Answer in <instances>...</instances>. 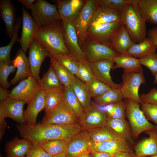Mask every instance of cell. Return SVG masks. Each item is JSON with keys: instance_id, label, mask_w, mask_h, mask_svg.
Here are the masks:
<instances>
[{"instance_id": "cell-1", "label": "cell", "mask_w": 157, "mask_h": 157, "mask_svg": "<svg viewBox=\"0 0 157 157\" xmlns=\"http://www.w3.org/2000/svg\"><path fill=\"white\" fill-rule=\"evenodd\" d=\"M20 136L33 144H40L47 141L62 140L68 142L82 130L80 124L60 125L37 124L34 125H18Z\"/></svg>"}, {"instance_id": "cell-2", "label": "cell", "mask_w": 157, "mask_h": 157, "mask_svg": "<svg viewBox=\"0 0 157 157\" xmlns=\"http://www.w3.org/2000/svg\"><path fill=\"white\" fill-rule=\"evenodd\" d=\"M35 39L46 49L50 55L70 53L65 44L64 29L61 20L38 27Z\"/></svg>"}, {"instance_id": "cell-3", "label": "cell", "mask_w": 157, "mask_h": 157, "mask_svg": "<svg viewBox=\"0 0 157 157\" xmlns=\"http://www.w3.org/2000/svg\"><path fill=\"white\" fill-rule=\"evenodd\" d=\"M137 0H129L121 12V20L131 38L136 44L146 38L145 21L137 3Z\"/></svg>"}, {"instance_id": "cell-4", "label": "cell", "mask_w": 157, "mask_h": 157, "mask_svg": "<svg viewBox=\"0 0 157 157\" xmlns=\"http://www.w3.org/2000/svg\"><path fill=\"white\" fill-rule=\"evenodd\" d=\"M125 116L127 118L134 139L142 132L154 129V125L149 122L141 110L140 104L126 99Z\"/></svg>"}, {"instance_id": "cell-5", "label": "cell", "mask_w": 157, "mask_h": 157, "mask_svg": "<svg viewBox=\"0 0 157 157\" xmlns=\"http://www.w3.org/2000/svg\"><path fill=\"white\" fill-rule=\"evenodd\" d=\"M123 24L121 20L90 26L87 33L85 42L99 43L112 48L111 44L113 38Z\"/></svg>"}, {"instance_id": "cell-6", "label": "cell", "mask_w": 157, "mask_h": 157, "mask_svg": "<svg viewBox=\"0 0 157 157\" xmlns=\"http://www.w3.org/2000/svg\"><path fill=\"white\" fill-rule=\"evenodd\" d=\"M99 6L97 0H85L83 6L73 22L81 47L85 42L86 34L91 20Z\"/></svg>"}, {"instance_id": "cell-7", "label": "cell", "mask_w": 157, "mask_h": 157, "mask_svg": "<svg viewBox=\"0 0 157 157\" xmlns=\"http://www.w3.org/2000/svg\"><path fill=\"white\" fill-rule=\"evenodd\" d=\"M32 16L38 27L61 20L56 5L44 0H38L31 9Z\"/></svg>"}, {"instance_id": "cell-8", "label": "cell", "mask_w": 157, "mask_h": 157, "mask_svg": "<svg viewBox=\"0 0 157 157\" xmlns=\"http://www.w3.org/2000/svg\"><path fill=\"white\" fill-rule=\"evenodd\" d=\"M120 90L124 98L141 104L138 92L140 85L145 84L143 71L138 72H123Z\"/></svg>"}, {"instance_id": "cell-9", "label": "cell", "mask_w": 157, "mask_h": 157, "mask_svg": "<svg viewBox=\"0 0 157 157\" xmlns=\"http://www.w3.org/2000/svg\"><path fill=\"white\" fill-rule=\"evenodd\" d=\"M38 81L32 75L21 81L10 91L9 97L29 104L41 90Z\"/></svg>"}, {"instance_id": "cell-10", "label": "cell", "mask_w": 157, "mask_h": 157, "mask_svg": "<svg viewBox=\"0 0 157 157\" xmlns=\"http://www.w3.org/2000/svg\"><path fill=\"white\" fill-rule=\"evenodd\" d=\"M81 48L85 59L89 63L104 59H113L118 54L110 47L96 42L86 41Z\"/></svg>"}, {"instance_id": "cell-11", "label": "cell", "mask_w": 157, "mask_h": 157, "mask_svg": "<svg viewBox=\"0 0 157 157\" xmlns=\"http://www.w3.org/2000/svg\"><path fill=\"white\" fill-rule=\"evenodd\" d=\"M80 119L63 101L41 123L60 125L80 124Z\"/></svg>"}, {"instance_id": "cell-12", "label": "cell", "mask_w": 157, "mask_h": 157, "mask_svg": "<svg viewBox=\"0 0 157 157\" xmlns=\"http://www.w3.org/2000/svg\"><path fill=\"white\" fill-rule=\"evenodd\" d=\"M94 77L111 88L120 89L121 84L114 83L110 74L115 63L113 59H104L93 63L88 62Z\"/></svg>"}, {"instance_id": "cell-13", "label": "cell", "mask_w": 157, "mask_h": 157, "mask_svg": "<svg viewBox=\"0 0 157 157\" xmlns=\"http://www.w3.org/2000/svg\"><path fill=\"white\" fill-rule=\"evenodd\" d=\"M22 32L19 42L21 49L26 53L32 42L35 39L38 26L32 16L24 7L22 9Z\"/></svg>"}, {"instance_id": "cell-14", "label": "cell", "mask_w": 157, "mask_h": 157, "mask_svg": "<svg viewBox=\"0 0 157 157\" xmlns=\"http://www.w3.org/2000/svg\"><path fill=\"white\" fill-rule=\"evenodd\" d=\"M91 143L88 132L82 130L67 143L64 153L65 157H78L83 153L91 151Z\"/></svg>"}, {"instance_id": "cell-15", "label": "cell", "mask_w": 157, "mask_h": 157, "mask_svg": "<svg viewBox=\"0 0 157 157\" xmlns=\"http://www.w3.org/2000/svg\"><path fill=\"white\" fill-rule=\"evenodd\" d=\"M28 60L32 76L37 81L40 79L39 74L42 62L50 54L47 50L34 39L29 47Z\"/></svg>"}, {"instance_id": "cell-16", "label": "cell", "mask_w": 157, "mask_h": 157, "mask_svg": "<svg viewBox=\"0 0 157 157\" xmlns=\"http://www.w3.org/2000/svg\"><path fill=\"white\" fill-rule=\"evenodd\" d=\"M108 118L104 110L92 105L88 110L85 111L83 119L80 121L83 130L87 131L105 126Z\"/></svg>"}, {"instance_id": "cell-17", "label": "cell", "mask_w": 157, "mask_h": 157, "mask_svg": "<svg viewBox=\"0 0 157 157\" xmlns=\"http://www.w3.org/2000/svg\"><path fill=\"white\" fill-rule=\"evenodd\" d=\"M25 103L24 101L9 97L0 101V109L3 111L6 117L12 119L19 124L25 125L23 108Z\"/></svg>"}, {"instance_id": "cell-18", "label": "cell", "mask_w": 157, "mask_h": 157, "mask_svg": "<svg viewBox=\"0 0 157 157\" xmlns=\"http://www.w3.org/2000/svg\"><path fill=\"white\" fill-rule=\"evenodd\" d=\"M85 0L55 1L61 20L73 22L83 6Z\"/></svg>"}, {"instance_id": "cell-19", "label": "cell", "mask_w": 157, "mask_h": 157, "mask_svg": "<svg viewBox=\"0 0 157 157\" xmlns=\"http://www.w3.org/2000/svg\"><path fill=\"white\" fill-rule=\"evenodd\" d=\"M90 148L91 150L112 154L124 152H134L131 145L124 139L91 143Z\"/></svg>"}, {"instance_id": "cell-20", "label": "cell", "mask_w": 157, "mask_h": 157, "mask_svg": "<svg viewBox=\"0 0 157 157\" xmlns=\"http://www.w3.org/2000/svg\"><path fill=\"white\" fill-rule=\"evenodd\" d=\"M155 129L145 131L148 137L144 138L135 145L134 151L135 157L157 155V133Z\"/></svg>"}, {"instance_id": "cell-21", "label": "cell", "mask_w": 157, "mask_h": 157, "mask_svg": "<svg viewBox=\"0 0 157 157\" xmlns=\"http://www.w3.org/2000/svg\"><path fill=\"white\" fill-rule=\"evenodd\" d=\"M62 22L64 29L65 44L70 53L79 59H85L84 53L79 45L78 35L73 22Z\"/></svg>"}, {"instance_id": "cell-22", "label": "cell", "mask_w": 157, "mask_h": 157, "mask_svg": "<svg viewBox=\"0 0 157 157\" xmlns=\"http://www.w3.org/2000/svg\"><path fill=\"white\" fill-rule=\"evenodd\" d=\"M15 7L10 0L0 1V14L4 22L6 34L11 39L13 37L16 22Z\"/></svg>"}, {"instance_id": "cell-23", "label": "cell", "mask_w": 157, "mask_h": 157, "mask_svg": "<svg viewBox=\"0 0 157 157\" xmlns=\"http://www.w3.org/2000/svg\"><path fill=\"white\" fill-rule=\"evenodd\" d=\"M44 105V91L41 90L32 100L28 104L24 112L25 124L34 125L37 124L38 115Z\"/></svg>"}, {"instance_id": "cell-24", "label": "cell", "mask_w": 157, "mask_h": 157, "mask_svg": "<svg viewBox=\"0 0 157 157\" xmlns=\"http://www.w3.org/2000/svg\"><path fill=\"white\" fill-rule=\"evenodd\" d=\"M12 63L17 70L10 82L11 84L14 85L32 75L28 58L21 49L18 50Z\"/></svg>"}, {"instance_id": "cell-25", "label": "cell", "mask_w": 157, "mask_h": 157, "mask_svg": "<svg viewBox=\"0 0 157 157\" xmlns=\"http://www.w3.org/2000/svg\"><path fill=\"white\" fill-rule=\"evenodd\" d=\"M121 20V12L99 6L94 14L89 27Z\"/></svg>"}, {"instance_id": "cell-26", "label": "cell", "mask_w": 157, "mask_h": 157, "mask_svg": "<svg viewBox=\"0 0 157 157\" xmlns=\"http://www.w3.org/2000/svg\"><path fill=\"white\" fill-rule=\"evenodd\" d=\"M106 125L119 137L126 140L131 145L134 143L130 126L125 119L108 118Z\"/></svg>"}, {"instance_id": "cell-27", "label": "cell", "mask_w": 157, "mask_h": 157, "mask_svg": "<svg viewBox=\"0 0 157 157\" xmlns=\"http://www.w3.org/2000/svg\"><path fill=\"white\" fill-rule=\"evenodd\" d=\"M115 66L113 69L122 68L124 72H138L143 71L139 59L135 58L127 52L118 53L113 59Z\"/></svg>"}, {"instance_id": "cell-28", "label": "cell", "mask_w": 157, "mask_h": 157, "mask_svg": "<svg viewBox=\"0 0 157 157\" xmlns=\"http://www.w3.org/2000/svg\"><path fill=\"white\" fill-rule=\"evenodd\" d=\"M135 44L123 24L114 35L111 46L117 53L122 54L126 53L127 50Z\"/></svg>"}, {"instance_id": "cell-29", "label": "cell", "mask_w": 157, "mask_h": 157, "mask_svg": "<svg viewBox=\"0 0 157 157\" xmlns=\"http://www.w3.org/2000/svg\"><path fill=\"white\" fill-rule=\"evenodd\" d=\"M64 89L57 88L44 91V117L50 115L63 101Z\"/></svg>"}, {"instance_id": "cell-30", "label": "cell", "mask_w": 157, "mask_h": 157, "mask_svg": "<svg viewBox=\"0 0 157 157\" xmlns=\"http://www.w3.org/2000/svg\"><path fill=\"white\" fill-rule=\"evenodd\" d=\"M32 144L25 139L15 138L6 145V157H25Z\"/></svg>"}, {"instance_id": "cell-31", "label": "cell", "mask_w": 157, "mask_h": 157, "mask_svg": "<svg viewBox=\"0 0 157 157\" xmlns=\"http://www.w3.org/2000/svg\"><path fill=\"white\" fill-rule=\"evenodd\" d=\"M85 111L92 105L91 96L86 84L76 77L70 86Z\"/></svg>"}, {"instance_id": "cell-32", "label": "cell", "mask_w": 157, "mask_h": 157, "mask_svg": "<svg viewBox=\"0 0 157 157\" xmlns=\"http://www.w3.org/2000/svg\"><path fill=\"white\" fill-rule=\"evenodd\" d=\"M63 101L80 119L83 118L85 111L71 86L64 88Z\"/></svg>"}, {"instance_id": "cell-33", "label": "cell", "mask_w": 157, "mask_h": 157, "mask_svg": "<svg viewBox=\"0 0 157 157\" xmlns=\"http://www.w3.org/2000/svg\"><path fill=\"white\" fill-rule=\"evenodd\" d=\"M157 46L148 38L142 42L135 44L127 51V53L131 56L140 59L150 53L156 52Z\"/></svg>"}, {"instance_id": "cell-34", "label": "cell", "mask_w": 157, "mask_h": 157, "mask_svg": "<svg viewBox=\"0 0 157 157\" xmlns=\"http://www.w3.org/2000/svg\"><path fill=\"white\" fill-rule=\"evenodd\" d=\"M91 143L111 140L123 139L119 137L106 125L88 131Z\"/></svg>"}, {"instance_id": "cell-35", "label": "cell", "mask_w": 157, "mask_h": 157, "mask_svg": "<svg viewBox=\"0 0 157 157\" xmlns=\"http://www.w3.org/2000/svg\"><path fill=\"white\" fill-rule=\"evenodd\" d=\"M138 5L146 22L157 24V0H139Z\"/></svg>"}, {"instance_id": "cell-36", "label": "cell", "mask_w": 157, "mask_h": 157, "mask_svg": "<svg viewBox=\"0 0 157 157\" xmlns=\"http://www.w3.org/2000/svg\"><path fill=\"white\" fill-rule=\"evenodd\" d=\"M22 23V17L19 16L16 19L13 35L11 41L6 46L0 48V61L8 65L13 64L11 60L10 53L12 47L15 43L19 42V39L18 36V32Z\"/></svg>"}, {"instance_id": "cell-37", "label": "cell", "mask_w": 157, "mask_h": 157, "mask_svg": "<svg viewBox=\"0 0 157 157\" xmlns=\"http://www.w3.org/2000/svg\"><path fill=\"white\" fill-rule=\"evenodd\" d=\"M50 56L76 76L79 67L80 59L70 53H58Z\"/></svg>"}, {"instance_id": "cell-38", "label": "cell", "mask_w": 157, "mask_h": 157, "mask_svg": "<svg viewBox=\"0 0 157 157\" xmlns=\"http://www.w3.org/2000/svg\"><path fill=\"white\" fill-rule=\"evenodd\" d=\"M37 81L41 89L44 91L57 88H64L60 82L51 65L42 78Z\"/></svg>"}, {"instance_id": "cell-39", "label": "cell", "mask_w": 157, "mask_h": 157, "mask_svg": "<svg viewBox=\"0 0 157 157\" xmlns=\"http://www.w3.org/2000/svg\"><path fill=\"white\" fill-rule=\"evenodd\" d=\"M52 65L61 84L64 88L70 86L76 77L65 68L51 56L49 57Z\"/></svg>"}, {"instance_id": "cell-40", "label": "cell", "mask_w": 157, "mask_h": 157, "mask_svg": "<svg viewBox=\"0 0 157 157\" xmlns=\"http://www.w3.org/2000/svg\"><path fill=\"white\" fill-rule=\"evenodd\" d=\"M124 99L120 89L111 88L102 95L94 98V102L101 106H106L117 103Z\"/></svg>"}, {"instance_id": "cell-41", "label": "cell", "mask_w": 157, "mask_h": 157, "mask_svg": "<svg viewBox=\"0 0 157 157\" xmlns=\"http://www.w3.org/2000/svg\"><path fill=\"white\" fill-rule=\"evenodd\" d=\"M67 143L62 140H53L46 141L40 145L47 152L53 156L65 153Z\"/></svg>"}, {"instance_id": "cell-42", "label": "cell", "mask_w": 157, "mask_h": 157, "mask_svg": "<svg viewBox=\"0 0 157 157\" xmlns=\"http://www.w3.org/2000/svg\"><path fill=\"white\" fill-rule=\"evenodd\" d=\"M126 105L122 101L111 104L104 110L108 118L125 119Z\"/></svg>"}, {"instance_id": "cell-43", "label": "cell", "mask_w": 157, "mask_h": 157, "mask_svg": "<svg viewBox=\"0 0 157 157\" xmlns=\"http://www.w3.org/2000/svg\"><path fill=\"white\" fill-rule=\"evenodd\" d=\"M76 77L85 83L95 78L90 66L85 59H80V63Z\"/></svg>"}, {"instance_id": "cell-44", "label": "cell", "mask_w": 157, "mask_h": 157, "mask_svg": "<svg viewBox=\"0 0 157 157\" xmlns=\"http://www.w3.org/2000/svg\"><path fill=\"white\" fill-rule=\"evenodd\" d=\"M85 83L88 88L91 97L94 98L102 95L111 88L95 78Z\"/></svg>"}, {"instance_id": "cell-45", "label": "cell", "mask_w": 157, "mask_h": 157, "mask_svg": "<svg viewBox=\"0 0 157 157\" xmlns=\"http://www.w3.org/2000/svg\"><path fill=\"white\" fill-rule=\"evenodd\" d=\"M16 68L13 64L8 65L0 61V84L1 87L7 89L11 84L8 81L9 74L13 73Z\"/></svg>"}, {"instance_id": "cell-46", "label": "cell", "mask_w": 157, "mask_h": 157, "mask_svg": "<svg viewBox=\"0 0 157 157\" xmlns=\"http://www.w3.org/2000/svg\"><path fill=\"white\" fill-rule=\"evenodd\" d=\"M139 59L141 65L147 67L154 76L157 73V53L156 52L149 54Z\"/></svg>"}, {"instance_id": "cell-47", "label": "cell", "mask_w": 157, "mask_h": 157, "mask_svg": "<svg viewBox=\"0 0 157 157\" xmlns=\"http://www.w3.org/2000/svg\"><path fill=\"white\" fill-rule=\"evenodd\" d=\"M140 109L148 120L157 124V105L147 103H141Z\"/></svg>"}, {"instance_id": "cell-48", "label": "cell", "mask_w": 157, "mask_h": 157, "mask_svg": "<svg viewBox=\"0 0 157 157\" xmlns=\"http://www.w3.org/2000/svg\"><path fill=\"white\" fill-rule=\"evenodd\" d=\"M100 6L105 7L120 12L129 0H97Z\"/></svg>"}, {"instance_id": "cell-49", "label": "cell", "mask_w": 157, "mask_h": 157, "mask_svg": "<svg viewBox=\"0 0 157 157\" xmlns=\"http://www.w3.org/2000/svg\"><path fill=\"white\" fill-rule=\"evenodd\" d=\"M26 157H52L40 145L32 144L26 154Z\"/></svg>"}, {"instance_id": "cell-50", "label": "cell", "mask_w": 157, "mask_h": 157, "mask_svg": "<svg viewBox=\"0 0 157 157\" xmlns=\"http://www.w3.org/2000/svg\"><path fill=\"white\" fill-rule=\"evenodd\" d=\"M140 98L141 103H147L157 105V88H153L147 93L140 95Z\"/></svg>"}, {"instance_id": "cell-51", "label": "cell", "mask_w": 157, "mask_h": 157, "mask_svg": "<svg viewBox=\"0 0 157 157\" xmlns=\"http://www.w3.org/2000/svg\"><path fill=\"white\" fill-rule=\"evenodd\" d=\"M6 118L3 112L0 109V139H2L5 132L7 126L5 120Z\"/></svg>"}, {"instance_id": "cell-52", "label": "cell", "mask_w": 157, "mask_h": 157, "mask_svg": "<svg viewBox=\"0 0 157 157\" xmlns=\"http://www.w3.org/2000/svg\"><path fill=\"white\" fill-rule=\"evenodd\" d=\"M148 38L157 46V26L149 30L148 32Z\"/></svg>"}, {"instance_id": "cell-53", "label": "cell", "mask_w": 157, "mask_h": 157, "mask_svg": "<svg viewBox=\"0 0 157 157\" xmlns=\"http://www.w3.org/2000/svg\"><path fill=\"white\" fill-rule=\"evenodd\" d=\"M91 152L92 157H113L115 154L91 150Z\"/></svg>"}, {"instance_id": "cell-54", "label": "cell", "mask_w": 157, "mask_h": 157, "mask_svg": "<svg viewBox=\"0 0 157 157\" xmlns=\"http://www.w3.org/2000/svg\"><path fill=\"white\" fill-rule=\"evenodd\" d=\"M10 91L1 87H0V101H3L8 97Z\"/></svg>"}, {"instance_id": "cell-55", "label": "cell", "mask_w": 157, "mask_h": 157, "mask_svg": "<svg viewBox=\"0 0 157 157\" xmlns=\"http://www.w3.org/2000/svg\"><path fill=\"white\" fill-rule=\"evenodd\" d=\"M36 0H18L22 5L24 6L27 9H31V8Z\"/></svg>"}, {"instance_id": "cell-56", "label": "cell", "mask_w": 157, "mask_h": 157, "mask_svg": "<svg viewBox=\"0 0 157 157\" xmlns=\"http://www.w3.org/2000/svg\"><path fill=\"white\" fill-rule=\"evenodd\" d=\"M113 157H135L134 152H121L117 153L114 155Z\"/></svg>"}, {"instance_id": "cell-57", "label": "cell", "mask_w": 157, "mask_h": 157, "mask_svg": "<svg viewBox=\"0 0 157 157\" xmlns=\"http://www.w3.org/2000/svg\"><path fill=\"white\" fill-rule=\"evenodd\" d=\"M91 151V150L90 151H87L81 154L78 157H92Z\"/></svg>"}, {"instance_id": "cell-58", "label": "cell", "mask_w": 157, "mask_h": 157, "mask_svg": "<svg viewBox=\"0 0 157 157\" xmlns=\"http://www.w3.org/2000/svg\"><path fill=\"white\" fill-rule=\"evenodd\" d=\"M52 157H65L64 153H61L53 156Z\"/></svg>"}, {"instance_id": "cell-59", "label": "cell", "mask_w": 157, "mask_h": 157, "mask_svg": "<svg viewBox=\"0 0 157 157\" xmlns=\"http://www.w3.org/2000/svg\"><path fill=\"white\" fill-rule=\"evenodd\" d=\"M154 83L157 84V73L154 76Z\"/></svg>"}, {"instance_id": "cell-60", "label": "cell", "mask_w": 157, "mask_h": 157, "mask_svg": "<svg viewBox=\"0 0 157 157\" xmlns=\"http://www.w3.org/2000/svg\"><path fill=\"white\" fill-rule=\"evenodd\" d=\"M143 157H157V155L152 156H144Z\"/></svg>"}, {"instance_id": "cell-61", "label": "cell", "mask_w": 157, "mask_h": 157, "mask_svg": "<svg viewBox=\"0 0 157 157\" xmlns=\"http://www.w3.org/2000/svg\"><path fill=\"white\" fill-rule=\"evenodd\" d=\"M155 130L157 133V124L156 125Z\"/></svg>"}, {"instance_id": "cell-62", "label": "cell", "mask_w": 157, "mask_h": 157, "mask_svg": "<svg viewBox=\"0 0 157 157\" xmlns=\"http://www.w3.org/2000/svg\"><path fill=\"white\" fill-rule=\"evenodd\" d=\"M25 157H26V156H25Z\"/></svg>"}]
</instances>
